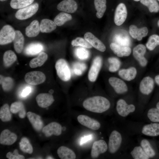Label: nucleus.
<instances>
[{
  "instance_id": "423d86ee",
  "label": "nucleus",
  "mask_w": 159,
  "mask_h": 159,
  "mask_svg": "<svg viewBox=\"0 0 159 159\" xmlns=\"http://www.w3.org/2000/svg\"><path fill=\"white\" fill-rule=\"evenodd\" d=\"M55 67L58 77L64 81L69 80L71 77V73L67 62L64 59H60L56 63Z\"/></svg>"
},
{
  "instance_id": "37998d69",
  "label": "nucleus",
  "mask_w": 159,
  "mask_h": 159,
  "mask_svg": "<svg viewBox=\"0 0 159 159\" xmlns=\"http://www.w3.org/2000/svg\"><path fill=\"white\" fill-rule=\"evenodd\" d=\"M159 45V36L154 34L149 37L146 44V47L149 50H153L158 46Z\"/></svg>"
},
{
  "instance_id": "6e6552de",
  "label": "nucleus",
  "mask_w": 159,
  "mask_h": 159,
  "mask_svg": "<svg viewBox=\"0 0 159 159\" xmlns=\"http://www.w3.org/2000/svg\"><path fill=\"white\" fill-rule=\"evenodd\" d=\"M108 144L103 139H100L95 141L92 146L90 155L92 158H96L100 155L108 151Z\"/></svg>"
},
{
  "instance_id": "ea45409f",
  "label": "nucleus",
  "mask_w": 159,
  "mask_h": 159,
  "mask_svg": "<svg viewBox=\"0 0 159 159\" xmlns=\"http://www.w3.org/2000/svg\"><path fill=\"white\" fill-rule=\"evenodd\" d=\"M34 0H11L10 5L12 8H22L30 5Z\"/></svg>"
},
{
  "instance_id": "603ef678",
  "label": "nucleus",
  "mask_w": 159,
  "mask_h": 159,
  "mask_svg": "<svg viewBox=\"0 0 159 159\" xmlns=\"http://www.w3.org/2000/svg\"><path fill=\"white\" fill-rule=\"evenodd\" d=\"M91 138V136H87L84 138L82 140L81 142V144H82L83 143L86 142L87 140H88Z\"/></svg>"
},
{
  "instance_id": "c85d7f7f",
  "label": "nucleus",
  "mask_w": 159,
  "mask_h": 159,
  "mask_svg": "<svg viewBox=\"0 0 159 159\" xmlns=\"http://www.w3.org/2000/svg\"><path fill=\"white\" fill-rule=\"evenodd\" d=\"M57 153L61 159H75L76 158L74 152L71 149L64 146L60 147L57 150Z\"/></svg>"
},
{
  "instance_id": "7c9ffc66",
  "label": "nucleus",
  "mask_w": 159,
  "mask_h": 159,
  "mask_svg": "<svg viewBox=\"0 0 159 159\" xmlns=\"http://www.w3.org/2000/svg\"><path fill=\"white\" fill-rule=\"evenodd\" d=\"M40 31L42 33H49L55 30L57 25L54 21L48 19H42L39 25Z\"/></svg>"
},
{
  "instance_id": "473e14b6",
  "label": "nucleus",
  "mask_w": 159,
  "mask_h": 159,
  "mask_svg": "<svg viewBox=\"0 0 159 159\" xmlns=\"http://www.w3.org/2000/svg\"><path fill=\"white\" fill-rule=\"evenodd\" d=\"M10 110L12 113L14 114L19 112V116L21 118H24L25 116L26 112L24 106L21 102H15L12 103Z\"/></svg>"
},
{
  "instance_id": "58836bf2",
  "label": "nucleus",
  "mask_w": 159,
  "mask_h": 159,
  "mask_svg": "<svg viewBox=\"0 0 159 159\" xmlns=\"http://www.w3.org/2000/svg\"><path fill=\"white\" fill-rule=\"evenodd\" d=\"M11 116L9 105L7 104H4L0 108V119L3 122H7L11 120Z\"/></svg>"
},
{
  "instance_id": "2f4dec72",
  "label": "nucleus",
  "mask_w": 159,
  "mask_h": 159,
  "mask_svg": "<svg viewBox=\"0 0 159 159\" xmlns=\"http://www.w3.org/2000/svg\"><path fill=\"white\" fill-rule=\"evenodd\" d=\"M44 47L39 43H33L28 45L24 50L25 54L28 55H36L43 49Z\"/></svg>"
},
{
  "instance_id": "09e8293b",
  "label": "nucleus",
  "mask_w": 159,
  "mask_h": 159,
  "mask_svg": "<svg viewBox=\"0 0 159 159\" xmlns=\"http://www.w3.org/2000/svg\"><path fill=\"white\" fill-rule=\"evenodd\" d=\"M7 158L9 159H24V157L18 153V150L15 149L13 153L9 152L6 155Z\"/></svg>"
},
{
  "instance_id": "4c0bfd02",
  "label": "nucleus",
  "mask_w": 159,
  "mask_h": 159,
  "mask_svg": "<svg viewBox=\"0 0 159 159\" xmlns=\"http://www.w3.org/2000/svg\"><path fill=\"white\" fill-rule=\"evenodd\" d=\"M0 84L3 90L5 91L10 90L14 85L13 79L10 77H4L0 75Z\"/></svg>"
},
{
  "instance_id": "e433bc0d",
  "label": "nucleus",
  "mask_w": 159,
  "mask_h": 159,
  "mask_svg": "<svg viewBox=\"0 0 159 159\" xmlns=\"http://www.w3.org/2000/svg\"><path fill=\"white\" fill-rule=\"evenodd\" d=\"M72 19V16L70 14L62 12L60 13L55 17L54 21L57 25L60 26Z\"/></svg>"
},
{
  "instance_id": "6ab92c4d",
  "label": "nucleus",
  "mask_w": 159,
  "mask_h": 159,
  "mask_svg": "<svg viewBox=\"0 0 159 159\" xmlns=\"http://www.w3.org/2000/svg\"><path fill=\"white\" fill-rule=\"evenodd\" d=\"M62 128L61 125L56 122L50 123L43 128L42 131L46 136L48 137L54 135H60L62 132Z\"/></svg>"
},
{
  "instance_id": "39448f33",
  "label": "nucleus",
  "mask_w": 159,
  "mask_h": 159,
  "mask_svg": "<svg viewBox=\"0 0 159 159\" xmlns=\"http://www.w3.org/2000/svg\"><path fill=\"white\" fill-rule=\"evenodd\" d=\"M120 159H149V157L145 153L138 143L133 140L121 155Z\"/></svg>"
},
{
  "instance_id": "0eeeda50",
  "label": "nucleus",
  "mask_w": 159,
  "mask_h": 159,
  "mask_svg": "<svg viewBox=\"0 0 159 159\" xmlns=\"http://www.w3.org/2000/svg\"><path fill=\"white\" fill-rule=\"evenodd\" d=\"M137 120L148 122L159 123V110L155 107H150L145 109Z\"/></svg>"
},
{
  "instance_id": "de8ad7c7",
  "label": "nucleus",
  "mask_w": 159,
  "mask_h": 159,
  "mask_svg": "<svg viewBox=\"0 0 159 159\" xmlns=\"http://www.w3.org/2000/svg\"><path fill=\"white\" fill-rule=\"evenodd\" d=\"M87 68L86 64L84 63L77 62L74 63L73 66L74 74L77 75H81Z\"/></svg>"
},
{
  "instance_id": "dca6fc26",
  "label": "nucleus",
  "mask_w": 159,
  "mask_h": 159,
  "mask_svg": "<svg viewBox=\"0 0 159 159\" xmlns=\"http://www.w3.org/2000/svg\"><path fill=\"white\" fill-rule=\"evenodd\" d=\"M102 64V59L100 56H97L94 59L88 74V78L90 82H94L96 80Z\"/></svg>"
},
{
  "instance_id": "1a4fd4ad",
  "label": "nucleus",
  "mask_w": 159,
  "mask_h": 159,
  "mask_svg": "<svg viewBox=\"0 0 159 159\" xmlns=\"http://www.w3.org/2000/svg\"><path fill=\"white\" fill-rule=\"evenodd\" d=\"M15 36V31L9 25L4 26L0 31V44L4 45L13 41Z\"/></svg>"
},
{
  "instance_id": "412c9836",
  "label": "nucleus",
  "mask_w": 159,
  "mask_h": 159,
  "mask_svg": "<svg viewBox=\"0 0 159 159\" xmlns=\"http://www.w3.org/2000/svg\"><path fill=\"white\" fill-rule=\"evenodd\" d=\"M84 37L85 39L96 49L102 52L105 50L106 47L104 44L91 33L86 32Z\"/></svg>"
},
{
  "instance_id": "393cba45",
  "label": "nucleus",
  "mask_w": 159,
  "mask_h": 159,
  "mask_svg": "<svg viewBox=\"0 0 159 159\" xmlns=\"http://www.w3.org/2000/svg\"><path fill=\"white\" fill-rule=\"evenodd\" d=\"M129 32L130 35L133 38L140 41L143 37L147 35L148 30L146 27L138 28L136 26L132 25L130 26Z\"/></svg>"
},
{
  "instance_id": "20e7f679",
  "label": "nucleus",
  "mask_w": 159,
  "mask_h": 159,
  "mask_svg": "<svg viewBox=\"0 0 159 159\" xmlns=\"http://www.w3.org/2000/svg\"><path fill=\"white\" fill-rule=\"evenodd\" d=\"M84 108L90 112L105 113L111 109L110 101L106 97L101 96H96L87 98L82 103Z\"/></svg>"
},
{
  "instance_id": "13d9d810",
  "label": "nucleus",
  "mask_w": 159,
  "mask_h": 159,
  "mask_svg": "<svg viewBox=\"0 0 159 159\" xmlns=\"http://www.w3.org/2000/svg\"><path fill=\"white\" fill-rule=\"evenodd\" d=\"M134 1H140L141 0H134Z\"/></svg>"
},
{
  "instance_id": "5701e85b",
  "label": "nucleus",
  "mask_w": 159,
  "mask_h": 159,
  "mask_svg": "<svg viewBox=\"0 0 159 159\" xmlns=\"http://www.w3.org/2000/svg\"><path fill=\"white\" fill-rule=\"evenodd\" d=\"M17 138L16 134L8 129H5L1 133L0 143L3 145H11L16 141Z\"/></svg>"
},
{
  "instance_id": "6e6d98bb",
  "label": "nucleus",
  "mask_w": 159,
  "mask_h": 159,
  "mask_svg": "<svg viewBox=\"0 0 159 159\" xmlns=\"http://www.w3.org/2000/svg\"><path fill=\"white\" fill-rule=\"evenodd\" d=\"M47 159H53V158H52L51 157H47Z\"/></svg>"
},
{
  "instance_id": "9b49d317",
  "label": "nucleus",
  "mask_w": 159,
  "mask_h": 159,
  "mask_svg": "<svg viewBox=\"0 0 159 159\" xmlns=\"http://www.w3.org/2000/svg\"><path fill=\"white\" fill-rule=\"evenodd\" d=\"M78 122L82 125L90 129L96 130L100 129L101 123L98 121L85 115H80L77 117Z\"/></svg>"
},
{
  "instance_id": "f3484780",
  "label": "nucleus",
  "mask_w": 159,
  "mask_h": 159,
  "mask_svg": "<svg viewBox=\"0 0 159 159\" xmlns=\"http://www.w3.org/2000/svg\"><path fill=\"white\" fill-rule=\"evenodd\" d=\"M127 15V11L125 5L121 3L116 7L114 16V21L117 26L121 25L125 21Z\"/></svg>"
},
{
  "instance_id": "a19ab883",
  "label": "nucleus",
  "mask_w": 159,
  "mask_h": 159,
  "mask_svg": "<svg viewBox=\"0 0 159 159\" xmlns=\"http://www.w3.org/2000/svg\"><path fill=\"white\" fill-rule=\"evenodd\" d=\"M140 2L148 7L150 12L159 11V5L156 0H141Z\"/></svg>"
},
{
  "instance_id": "f257e3e1",
  "label": "nucleus",
  "mask_w": 159,
  "mask_h": 159,
  "mask_svg": "<svg viewBox=\"0 0 159 159\" xmlns=\"http://www.w3.org/2000/svg\"><path fill=\"white\" fill-rule=\"evenodd\" d=\"M131 135L122 125L115 127L109 136L107 152L111 156L120 157L129 144L133 140Z\"/></svg>"
},
{
  "instance_id": "7ed1b4c3",
  "label": "nucleus",
  "mask_w": 159,
  "mask_h": 159,
  "mask_svg": "<svg viewBox=\"0 0 159 159\" xmlns=\"http://www.w3.org/2000/svg\"><path fill=\"white\" fill-rule=\"evenodd\" d=\"M115 110L120 122L125 120L130 116L138 120L143 113L139 107L134 103L128 102L123 98H120L117 101Z\"/></svg>"
},
{
  "instance_id": "49530a36",
  "label": "nucleus",
  "mask_w": 159,
  "mask_h": 159,
  "mask_svg": "<svg viewBox=\"0 0 159 159\" xmlns=\"http://www.w3.org/2000/svg\"><path fill=\"white\" fill-rule=\"evenodd\" d=\"M75 54L80 59L85 60L90 56V53L87 50L83 47L77 48L75 51Z\"/></svg>"
},
{
  "instance_id": "2eb2a0df",
  "label": "nucleus",
  "mask_w": 159,
  "mask_h": 159,
  "mask_svg": "<svg viewBox=\"0 0 159 159\" xmlns=\"http://www.w3.org/2000/svg\"><path fill=\"white\" fill-rule=\"evenodd\" d=\"M154 85V81L152 77L149 76L145 77L140 84L139 89L140 93L144 96H148L153 91Z\"/></svg>"
},
{
  "instance_id": "c9c22d12",
  "label": "nucleus",
  "mask_w": 159,
  "mask_h": 159,
  "mask_svg": "<svg viewBox=\"0 0 159 159\" xmlns=\"http://www.w3.org/2000/svg\"><path fill=\"white\" fill-rule=\"evenodd\" d=\"M94 3L97 11L96 16L101 18L103 16L106 9V0H94Z\"/></svg>"
},
{
  "instance_id": "f03ea898",
  "label": "nucleus",
  "mask_w": 159,
  "mask_h": 159,
  "mask_svg": "<svg viewBox=\"0 0 159 159\" xmlns=\"http://www.w3.org/2000/svg\"><path fill=\"white\" fill-rule=\"evenodd\" d=\"M120 123L132 136L159 135V123L127 120Z\"/></svg>"
},
{
  "instance_id": "4d7b16f0",
  "label": "nucleus",
  "mask_w": 159,
  "mask_h": 159,
  "mask_svg": "<svg viewBox=\"0 0 159 159\" xmlns=\"http://www.w3.org/2000/svg\"><path fill=\"white\" fill-rule=\"evenodd\" d=\"M157 24L158 27H159V20L157 22Z\"/></svg>"
},
{
  "instance_id": "4be33fe9",
  "label": "nucleus",
  "mask_w": 159,
  "mask_h": 159,
  "mask_svg": "<svg viewBox=\"0 0 159 159\" xmlns=\"http://www.w3.org/2000/svg\"><path fill=\"white\" fill-rule=\"evenodd\" d=\"M36 100L39 106L42 108H46L49 106L54 101L53 96L49 93L39 94L36 97Z\"/></svg>"
},
{
  "instance_id": "f704fd0d",
  "label": "nucleus",
  "mask_w": 159,
  "mask_h": 159,
  "mask_svg": "<svg viewBox=\"0 0 159 159\" xmlns=\"http://www.w3.org/2000/svg\"><path fill=\"white\" fill-rule=\"evenodd\" d=\"M17 59V56L14 52L11 50L6 51L3 55L4 64L5 67H9L16 61Z\"/></svg>"
},
{
  "instance_id": "72a5a7b5",
  "label": "nucleus",
  "mask_w": 159,
  "mask_h": 159,
  "mask_svg": "<svg viewBox=\"0 0 159 159\" xmlns=\"http://www.w3.org/2000/svg\"><path fill=\"white\" fill-rule=\"evenodd\" d=\"M48 58V55L44 52H41L37 57L32 59L29 64L30 67L35 68L42 66Z\"/></svg>"
},
{
  "instance_id": "ddd939ff",
  "label": "nucleus",
  "mask_w": 159,
  "mask_h": 159,
  "mask_svg": "<svg viewBox=\"0 0 159 159\" xmlns=\"http://www.w3.org/2000/svg\"><path fill=\"white\" fill-rule=\"evenodd\" d=\"M137 143L141 146L145 153L150 158L156 156V150L150 140L140 135L137 136Z\"/></svg>"
},
{
  "instance_id": "9d476101",
  "label": "nucleus",
  "mask_w": 159,
  "mask_h": 159,
  "mask_svg": "<svg viewBox=\"0 0 159 159\" xmlns=\"http://www.w3.org/2000/svg\"><path fill=\"white\" fill-rule=\"evenodd\" d=\"M38 9V4L35 3L19 9L16 13L15 16L19 20L26 19L34 15Z\"/></svg>"
},
{
  "instance_id": "c756f323",
  "label": "nucleus",
  "mask_w": 159,
  "mask_h": 159,
  "mask_svg": "<svg viewBox=\"0 0 159 159\" xmlns=\"http://www.w3.org/2000/svg\"><path fill=\"white\" fill-rule=\"evenodd\" d=\"M40 31L38 21L37 20H34L26 28L25 34L29 37H34L38 35Z\"/></svg>"
},
{
  "instance_id": "5fc2aeb1",
  "label": "nucleus",
  "mask_w": 159,
  "mask_h": 159,
  "mask_svg": "<svg viewBox=\"0 0 159 159\" xmlns=\"http://www.w3.org/2000/svg\"><path fill=\"white\" fill-rule=\"evenodd\" d=\"M155 107L159 110V101H158L156 104Z\"/></svg>"
},
{
  "instance_id": "4468645a",
  "label": "nucleus",
  "mask_w": 159,
  "mask_h": 159,
  "mask_svg": "<svg viewBox=\"0 0 159 159\" xmlns=\"http://www.w3.org/2000/svg\"><path fill=\"white\" fill-rule=\"evenodd\" d=\"M108 81L117 94L123 95L127 92L128 88L127 85L121 79L115 77H111L109 78Z\"/></svg>"
},
{
  "instance_id": "a878e982",
  "label": "nucleus",
  "mask_w": 159,
  "mask_h": 159,
  "mask_svg": "<svg viewBox=\"0 0 159 159\" xmlns=\"http://www.w3.org/2000/svg\"><path fill=\"white\" fill-rule=\"evenodd\" d=\"M27 117L33 127L37 131H40L43 126V122L40 116L31 112L27 113Z\"/></svg>"
},
{
  "instance_id": "b1692460",
  "label": "nucleus",
  "mask_w": 159,
  "mask_h": 159,
  "mask_svg": "<svg viewBox=\"0 0 159 159\" xmlns=\"http://www.w3.org/2000/svg\"><path fill=\"white\" fill-rule=\"evenodd\" d=\"M111 49L115 54L119 57L128 56L131 53V49L128 46L121 45L114 43L110 45Z\"/></svg>"
},
{
  "instance_id": "864d4df0",
  "label": "nucleus",
  "mask_w": 159,
  "mask_h": 159,
  "mask_svg": "<svg viewBox=\"0 0 159 159\" xmlns=\"http://www.w3.org/2000/svg\"><path fill=\"white\" fill-rule=\"evenodd\" d=\"M155 80L156 83L159 85V74L155 76Z\"/></svg>"
},
{
  "instance_id": "aec40b11",
  "label": "nucleus",
  "mask_w": 159,
  "mask_h": 159,
  "mask_svg": "<svg viewBox=\"0 0 159 159\" xmlns=\"http://www.w3.org/2000/svg\"><path fill=\"white\" fill-rule=\"evenodd\" d=\"M57 8L63 12L73 13L77 10V4L74 0H64L58 4Z\"/></svg>"
},
{
  "instance_id": "a211bd4d",
  "label": "nucleus",
  "mask_w": 159,
  "mask_h": 159,
  "mask_svg": "<svg viewBox=\"0 0 159 159\" xmlns=\"http://www.w3.org/2000/svg\"><path fill=\"white\" fill-rule=\"evenodd\" d=\"M146 51V47L143 44L137 45L134 47L133 50V55L134 57L143 67H145L148 63L147 60L144 57Z\"/></svg>"
},
{
  "instance_id": "3c124183",
  "label": "nucleus",
  "mask_w": 159,
  "mask_h": 159,
  "mask_svg": "<svg viewBox=\"0 0 159 159\" xmlns=\"http://www.w3.org/2000/svg\"><path fill=\"white\" fill-rule=\"evenodd\" d=\"M32 88L29 87H26L23 90L21 93L22 97H25L28 96L31 92Z\"/></svg>"
},
{
  "instance_id": "bf43d9fd",
  "label": "nucleus",
  "mask_w": 159,
  "mask_h": 159,
  "mask_svg": "<svg viewBox=\"0 0 159 159\" xmlns=\"http://www.w3.org/2000/svg\"><path fill=\"white\" fill-rule=\"evenodd\" d=\"M0 0V1H6V0Z\"/></svg>"
},
{
  "instance_id": "79ce46f5",
  "label": "nucleus",
  "mask_w": 159,
  "mask_h": 159,
  "mask_svg": "<svg viewBox=\"0 0 159 159\" xmlns=\"http://www.w3.org/2000/svg\"><path fill=\"white\" fill-rule=\"evenodd\" d=\"M19 145L20 149L24 152L30 154L32 153V147L27 138H22L19 142Z\"/></svg>"
},
{
  "instance_id": "c03bdc74",
  "label": "nucleus",
  "mask_w": 159,
  "mask_h": 159,
  "mask_svg": "<svg viewBox=\"0 0 159 159\" xmlns=\"http://www.w3.org/2000/svg\"><path fill=\"white\" fill-rule=\"evenodd\" d=\"M108 61L111 64L109 68V71L115 72L118 70L120 66L121 62L118 59L115 57H111L108 59Z\"/></svg>"
},
{
  "instance_id": "a18cd8bd",
  "label": "nucleus",
  "mask_w": 159,
  "mask_h": 159,
  "mask_svg": "<svg viewBox=\"0 0 159 159\" xmlns=\"http://www.w3.org/2000/svg\"><path fill=\"white\" fill-rule=\"evenodd\" d=\"M71 44L73 46H81L87 48H92V45L85 39L80 37H78L73 40L71 42Z\"/></svg>"
},
{
  "instance_id": "bb28decb",
  "label": "nucleus",
  "mask_w": 159,
  "mask_h": 159,
  "mask_svg": "<svg viewBox=\"0 0 159 159\" xmlns=\"http://www.w3.org/2000/svg\"><path fill=\"white\" fill-rule=\"evenodd\" d=\"M137 74V69L134 67L121 69L118 72L119 76L123 80L127 81H130L134 79Z\"/></svg>"
},
{
  "instance_id": "cd10ccee",
  "label": "nucleus",
  "mask_w": 159,
  "mask_h": 159,
  "mask_svg": "<svg viewBox=\"0 0 159 159\" xmlns=\"http://www.w3.org/2000/svg\"><path fill=\"white\" fill-rule=\"evenodd\" d=\"M24 37L21 32L19 30L15 31V36L13 41L15 50L18 53H21L23 49Z\"/></svg>"
},
{
  "instance_id": "052dcab7",
  "label": "nucleus",
  "mask_w": 159,
  "mask_h": 159,
  "mask_svg": "<svg viewBox=\"0 0 159 159\" xmlns=\"http://www.w3.org/2000/svg\"><path fill=\"white\" fill-rule=\"evenodd\" d=\"M158 0L159 1V0Z\"/></svg>"
},
{
  "instance_id": "8fccbe9b",
  "label": "nucleus",
  "mask_w": 159,
  "mask_h": 159,
  "mask_svg": "<svg viewBox=\"0 0 159 159\" xmlns=\"http://www.w3.org/2000/svg\"><path fill=\"white\" fill-rule=\"evenodd\" d=\"M115 39V40L119 45L125 46H128L129 45V40L127 37H122L120 36H117Z\"/></svg>"
},
{
  "instance_id": "f8f14e48",
  "label": "nucleus",
  "mask_w": 159,
  "mask_h": 159,
  "mask_svg": "<svg viewBox=\"0 0 159 159\" xmlns=\"http://www.w3.org/2000/svg\"><path fill=\"white\" fill-rule=\"evenodd\" d=\"M46 76L42 72L33 71L27 73L25 75L24 79L27 83L36 85L44 82L46 80Z\"/></svg>"
}]
</instances>
